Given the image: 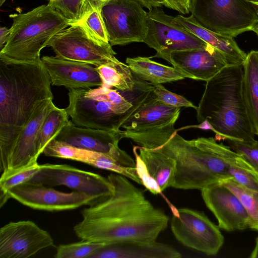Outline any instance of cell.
I'll list each match as a JSON object with an SVG mask.
<instances>
[{"mask_svg": "<svg viewBox=\"0 0 258 258\" xmlns=\"http://www.w3.org/2000/svg\"><path fill=\"white\" fill-rule=\"evenodd\" d=\"M107 178L113 187L112 194L81 211L82 220L74 227L76 235L105 243L156 240L167 227L168 217L126 177L111 173Z\"/></svg>", "mask_w": 258, "mask_h": 258, "instance_id": "6da1fadb", "label": "cell"}, {"mask_svg": "<svg viewBox=\"0 0 258 258\" xmlns=\"http://www.w3.org/2000/svg\"><path fill=\"white\" fill-rule=\"evenodd\" d=\"M50 80L41 59L17 62L0 58L1 171L8 169L16 141L37 108L52 99Z\"/></svg>", "mask_w": 258, "mask_h": 258, "instance_id": "7a4b0ae2", "label": "cell"}, {"mask_svg": "<svg viewBox=\"0 0 258 258\" xmlns=\"http://www.w3.org/2000/svg\"><path fill=\"white\" fill-rule=\"evenodd\" d=\"M243 66H227L206 82L197 111L199 125L182 127L211 130L226 140H254L244 104Z\"/></svg>", "mask_w": 258, "mask_h": 258, "instance_id": "3957f363", "label": "cell"}, {"mask_svg": "<svg viewBox=\"0 0 258 258\" xmlns=\"http://www.w3.org/2000/svg\"><path fill=\"white\" fill-rule=\"evenodd\" d=\"M133 90L122 91L101 86L69 90L65 108L76 125L119 132L122 124L144 103L155 85L136 77Z\"/></svg>", "mask_w": 258, "mask_h": 258, "instance_id": "277c9868", "label": "cell"}, {"mask_svg": "<svg viewBox=\"0 0 258 258\" xmlns=\"http://www.w3.org/2000/svg\"><path fill=\"white\" fill-rule=\"evenodd\" d=\"M226 146L212 137L187 140L177 132L159 149L174 159L173 187L200 189L229 178Z\"/></svg>", "mask_w": 258, "mask_h": 258, "instance_id": "5b68a950", "label": "cell"}, {"mask_svg": "<svg viewBox=\"0 0 258 258\" xmlns=\"http://www.w3.org/2000/svg\"><path fill=\"white\" fill-rule=\"evenodd\" d=\"M13 20L8 39L0 50V58L17 62L41 59V50L70 26L67 20L47 4L26 13L10 15Z\"/></svg>", "mask_w": 258, "mask_h": 258, "instance_id": "8992f818", "label": "cell"}, {"mask_svg": "<svg viewBox=\"0 0 258 258\" xmlns=\"http://www.w3.org/2000/svg\"><path fill=\"white\" fill-rule=\"evenodd\" d=\"M180 108L156 100L153 92L144 103L121 126V139L133 140L139 146L155 149L167 142L177 132L174 125Z\"/></svg>", "mask_w": 258, "mask_h": 258, "instance_id": "52a82bcc", "label": "cell"}, {"mask_svg": "<svg viewBox=\"0 0 258 258\" xmlns=\"http://www.w3.org/2000/svg\"><path fill=\"white\" fill-rule=\"evenodd\" d=\"M251 0H190L189 12L202 26L235 37L250 31L258 20Z\"/></svg>", "mask_w": 258, "mask_h": 258, "instance_id": "ba28073f", "label": "cell"}, {"mask_svg": "<svg viewBox=\"0 0 258 258\" xmlns=\"http://www.w3.org/2000/svg\"><path fill=\"white\" fill-rule=\"evenodd\" d=\"M101 13L111 46L143 42L148 31L147 12L137 0H110Z\"/></svg>", "mask_w": 258, "mask_h": 258, "instance_id": "9c48e42d", "label": "cell"}, {"mask_svg": "<svg viewBox=\"0 0 258 258\" xmlns=\"http://www.w3.org/2000/svg\"><path fill=\"white\" fill-rule=\"evenodd\" d=\"M171 229L176 239L184 246L208 255H216L224 238L218 226L201 212L171 206Z\"/></svg>", "mask_w": 258, "mask_h": 258, "instance_id": "30bf717a", "label": "cell"}, {"mask_svg": "<svg viewBox=\"0 0 258 258\" xmlns=\"http://www.w3.org/2000/svg\"><path fill=\"white\" fill-rule=\"evenodd\" d=\"M55 56L98 67L116 57L109 42L93 36L81 24L69 26L57 33L49 44Z\"/></svg>", "mask_w": 258, "mask_h": 258, "instance_id": "8fae6325", "label": "cell"}, {"mask_svg": "<svg viewBox=\"0 0 258 258\" xmlns=\"http://www.w3.org/2000/svg\"><path fill=\"white\" fill-rule=\"evenodd\" d=\"M160 7L147 12L148 31L143 42L156 51L150 57L168 61L173 52L203 49L209 44L173 22L174 17L166 14Z\"/></svg>", "mask_w": 258, "mask_h": 258, "instance_id": "7c38bea8", "label": "cell"}, {"mask_svg": "<svg viewBox=\"0 0 258 258\" xmlns=\"http://www.w3.org/2000/svg\"><path fill=\"white\" fill-rule=\"evenodd\" d=\"M28 182L49 186L63 185L100 202L111 195L113 186L107 178L67 164L47 163Z\"/></svg>", "mask_w": 258, "mask_h": 258, "instance_id": "4fadbf2b", "label": "cell"}, {"mask_svg": "<svg viewBox=\"0 0 258 258\" xmlns=\"http://www.w3.org/2000/svg\"><path fill=\"white\" fill-rule=\"evenodd\" d=\"M7 195L31 208L51 212L73 210L97 203L91 196L78 191L64 192L28 181L12 188Z\"/></svg>", "mask_w": 258, "mask_h": 258, "instance_id": "5bb4252c", "label": "cell"}, {"mask_svg": "<svg viewBox=\"0 0 258 258\" xmlns=\"http://www.w3.org/2000/svg\"><path fill=\"white\" fill-rule=\"evenodd\" d=\"M52 246L49 233L32 221L10 222L0 229V258H28Z\"/></svg>", "mask_w": 258, "mask_h": 258, "instance_id": "9a60e30c", "label": "cell"}, {"mask_svg": "<svg viewBox=\"0 0 258 258\" xmlns=\"http://www.w3.org/2000/svg\"><path fill=\"white\" fill-rule=\"evenodd\" d=\"M201 190L202 198L217 219L219 228L227 231L248 228L247 213L231 191L219 182Z\"/></svg>", "mask_w": 258, "mask_h": 258, "instance_id": "2e32d148", "label": "cell"}, {"mask_svg": "<svg viewBox=\"0 0 258 258\" xmlns=\"http://www.w3.org/2000/svg\"><path fill=\"white\" fill-rule=\"evenodd\" d=\"M41 59L53 86L72 90L102 85L100 76L92 64L56 56H43Z\"/></svg>", "mask_w": 258, "mask_h": 258, "instance_id": "e0dca14e", "label": "cell"}, {"mask_svg": "<svg viewBox=\"0 0 258 258\" xmlns=\"http://www.w3.org/2000/svg\"><path fill=\"white\" fill-rule=\"evenodd\" d=\"M168 62L194 77L207 82L228 66L222 54L209 45L203 49L172 52Z\"/></svg>", "mask_w": 258, "mask_h": 258, "instance_id": "ac0fdd59", "label": "cell"}, {"mask_svg": "<svg viewBox=\"0 0 258 258\" xmlns=\"http://www.w3.org/2000/svg\"><path fill=\"white\" fill-rule=\"evenodd\" d=\"M55 106L52 99H49L37 108L16 141L7 171L20 169L37 162L39 155L36 144L38 132L44 118Z\"/></svg>", "mask_w": 258, "mask_h": 258, "instance_id": "d6986e66", "label": "cell"}, {"mask_svg": "<svg viewBox=\"0 0 258 258\" xmlns=\"http://www.w3.org/2000/svg\"><path fill=\"white\" fill-rule=\"evenodd\" d=\"M173 247L155 241L123 240L105 243L89 258H179Z\"/></svg>", "mask_w": 258, "mask_h": 258, "instance_id": "ffe728a7", "label": "cell"}, {"mask_svg": "<svg viewBox=\"0 0 258 258\" xmlns=\"http://www.w3.org/2000/svg\"><path fill=\"white\" fill-rule=\"evenodd\" d=\"M54 139L78 148L107 154L118 147L121 138L119 131L79 126L70 120Z\"/></svg>", "mask_w": 258, "mask_h": 258, "instance_id": "44dd1931", "label": "cell"}, {"mask_svg": "<svg viewBox=\"0 0 258 258\" xmlns=\"http://www.w3.org/2000/svg\"><path fill=\"white\" fill-rule=\"evenodd\" d=\"M173 22L219 50L224 56L228 66L243 65L247 54L239 47L234 38L206 29L191 15L185 17L179 14L173 18Z\"/></svg>", "mask_w": 258, "mask_h": 258, "instance_id": "7402d4cb", "label": "cell"}, {"mask_svg": "<svg viewBox=\"0 0 258 258\" xmlns=\"http://www.w3.org/2000/svg\"><path fill=\"white\" fill-rule=\"evenodd\" d=\"M125 61L135 76L154 85L182 80L185 78L195 80L189 74L177 68L154 61L150 57H127Z\"/></svg>", "mask_w": 258, "mask_h": 258, "instance_id": "603a6c76", "label": "cell"}, {"mask_svg": "<svg viewBox=\"0 0 258 258\" xmlns=\"http://www.w3.org/2000/svg\"><path fill=\"white\" fill-rule=\"evenodd\" d=\"M243 70V98L253 133L258 136V51L247 54Z\"/></svg>", "mask_w": 258, "mask_h": 258, "instance_id": "cb8c5ba5", "label": "cell"}, {"mask_svg": "<svg viewBox=\"0 0 258 258\" xmlns=\"http://www.w3.org/2000/svg\"><path fill=\"white\" fill-rule=\"evenodd\" d=\"M151 176L161 191L172 187L174 178L175 161L159 149H150L136 146Z\"/></svg>", "mask_w": 258, "mask_h": 258, "instance_id": "d4e9b609", "label": "cell"}, {"mask_svg": "<svg viewBox=\"0 0 258 258\" xmlns=\"http://www.w3.org/2000/svg\"><path fill=\"white\" fill-rule=\"evenodd\" d=\"M90 165L111 171L142 184L137 171L136 161L119 147L109 153L97 152Z\"/></svg>", "mask_w": 258, "mask_h": 258, "instance_id": "484cf974", "label": "cell"}, {"mask_svg": "<svg viewBox=\"0 0 258 258\" xmlns=\"http://www.w3.org/2000/svg\"><path fill=\"white\" fill-rule=\"evenodd\" d=\"M95 68L102 80V86L122 91L134 90L137 78L127 64L115 58Z\"/></svg>", "mask_w": 258, "mask_h": 258, "instance_id": "4316f807", "label": "cell"}, {"mask_svg": "<svg viewBox=\"0 0 258 258\" xmlns=\"http://www.w3.org/2000/svg\"><path fill=\"white\" fill-rule=\"evenodd\" d=\"M224 157L229 177L245 187L258 191V173L245 159L227 146Z\"/></svg>", "mask_w": 258, "mask_h": 258, "instance_id": "83f0119b", "label": "cell"}, {"mask_svg": "<svg viewBox=\"0 0 258 258\" xmlns=\"http://www.w3.org/2000/svg\"><path fill=\"white\" fill-rule=\"evenodd\" d=\"M65 109L55 106L46 115L40 127L37 138V150L39 156L45 146L57 136L70 121Z\"/></svg>", "mask_w": 258, "mask_h": 258, "instance_id": "f1b7e54d", "label": "cell"}, {"mask_svg": "<svg viewBox=\"0 0 258 258\" xmlns=\"http://www.w3.org/2000/svg\"><path fill=\"white\" fill-rule=\"evenodd\" d=\"M238 198L248 216V228L258 231V191L239 184L231 178L219 182Z\"/></svg>", "mask_w": 258, "mask_h": 258, "instance_id": "f546056e", "label": "cell"}, {"mask_svg": "<svg viewBox=\"0 0 258 258\" xmlns=\"http://www.w3.org/2000/svg\"><path fill=\"white\" fill-rule=\"evenodd\" d=\"M42 153L47 156L71 159L90 165L97 152L53 139L45 146Z\"/></svg>", "mask_w": 258, "mask_h": 258, "instance_id": "4dcf8cb0", "label": "cell"}, {"mask_svg": "<svg viewBox=\"0 0 258 258\" xmlns=\"http://www.w3.org/2000/svg\"><path fill=\"white\" fill-rule=\"evenodd\" d=\"M38 162L16 170L2 172L0 178L1 206L9 199L7 193L9 190L30 180L40 169Z\"/></svg>", "mask_w": 258, "mask_h": 258, "instance_id": "1f68e13d", "label": "cell"}, {"mask_svg": "<svg viewBox=\"0 0 258 258\" xmlns=\"http://www.w3.org/2000/svg\"><path fill=\"white\" fill-rule=\"evenodd\" d=\"M105 243L82 240L81 241L60 244L56 247L55 258H89L96 250Z\"/></svg>", "mask_w": 258, "mask_h": 258, "instance_id": "d6a6232c", "label": "cell"}, {"mask_svg": "<svg viewBox=\"0 0 258 258\" xmlns=\"http://www.w3.org/2000/svg\"><path fill=\"white\" fill-rule=\"evenodd\" d=\"M48 4L62 15L70 26L79 24L83 19L82 0H56Z\"/></svg>", "mask_w": 258, "mask_h": 258, "instance_id": "836d02e7", "label": "cell"}, {"mask_svg": "<svg viewBox=\"0 0 258 258\" xmlns=\"http://www.w3.org/2000/svg\"><path fill=\"white\" fill-rule=\"evenodd\" d=\"M228 146L241 155L258 173V141H240L227 140Z\"/></svg>", "mask_w": 258, "mask_h": 258, "instance_id": "e575fe53", "label": "cell"}, {"mask_svg": "<svg viewBox=\"0 0 258 258\" xmlns=\"http://www.w3.org/2000/svg\"><path fill=\"white\" fill-rule=\"evenodd\" d=\"M101 10L100 8L93 9L79 24H81L93 36L103 41L109 42Z\"/></svg>", "mask_w": 258, "mask_h": 258, "instance_id": "d590c367", "label": "cell"}, {"mask_svg": "<svg viewBox=\"0 0 258 258\" xmlns=\"http://www.w3.org/2000/svg\"><path fill=\"white\" fill-rule=\"evenodd\" d=\"M153 94L155 99L174 107H190L196 110L198 106L182 96L166 89L161 84L155 85Z\"/></svg>", "mask_w": 258, "mask_h": 258, "instance_id": "8d00e7d4", "label": "cell"}, {"mask_svg": "<svg viewBox=\"0 0 258 258\" xmlns=\"http://www.w3.org/2000/svg\"><path fill=\"white\" fill-rule=\"evenodd\" d=\"M133 152L136 158L137 171L142 184L153 195L162 194L157 183L149 174L144 162L139 156L136 146L133 148Z\"/></svg>", "mask_w": 258, "mask_h": 258, "instance_id": "74e56055", "label": "cell"}, {"mask_svg": "<svg viewBox=\"0 0 258 258\" xmlns=\"http://www.w3.org/2000/svg\"><path fill=\"white\" fill-rule=\"evenodd\" d=\"M166 7L180 13L182 15L189 14L190 0H165Z\"/></svg>", "mask_w": 258, "mask_h": 258, "instance_id": "f35d334b", "label": "cell"}, {"mask_svg": "<svg viewBox=\"0 0 258 258\" xmlns=\"http://www.w3.org/2000/svg\"><path fill=\"white\" fill-rule=\"evenodd\" d=\"M141 5L148 10L153 8L166 7L165 0H137Z\"/></svg>", "mask_w": 258, "mask_h": 258, "instance_id": "ab89813d", "label": "cell"}, {"mask_svg": "<svg viewBox=\"0 0 258 258\" xmlns=\"http://www.w3.org/2000/svg\"><path fill=\"white\" fill-rule=\"evenodd\" d=\"M10 33V29L5 27L0 28V50H1L6 43Z\"/></svg>", "mask_w": 258, "mask_h": 258, "instance_id": "60d3db41", "label": "cell"}, {"mask_svg": "<svg viewBox=\"0 0 258 258\" xmlns=\"http://www.w3.org/2000/svg\"><path fill=\"white\" fill-rule=\"evenodd\" d=\"M251 3L252 4L257 13L258 14V3L251 1ZM250 31H253L258 36V20H257L251 27Z\"/></svg>", "mask_w": 258, "mask_h": 258, "instance_id": "b9f144b4", "label": "cell"}, {"mask_svg": "<svg viewBox=\"0 0 258 258\" xmlns=\"http://www.w3.org/2000/svg\"><path fill=\"white\" fill-rule=\"evenodd\" d=\"M249 257L250 258H258V236L256 238L255 246Z\"/></svg>", "mask_w": 258, "mask_h": 258, "instance_id": "7bdbcfd3", "label": "cell"}, {"mask_svg": "<svg viewBox=\"0 0 258 258\" xmlns=\"http://www.w3.org/2000/svg\"><path fill=\"white\" fill-rule=\"evenodd\" d=\"M6 0H0V6H2Z\"/></svg>", "mask_w": 258, "mask_h": 258, "instance_id": "ee69618b", "label": "cell"}, {"mask_svg": "<svg viewBox=\"0 0 258 258\" xmlns=\"http://www.w3.org/2000/svg\"><path fill=\"white\" fill-rule=\"evenodd\" d=\"M86 1V0H82L83 10H84V4H85ZM83 18H84V16H83Z\"/></svg>", "mask_w": 258, "mask_h": 258, "instance_id": "f6af8a7d", "label": "cell"}, {"mask_svg": "<svg viewBox=\"0 0 258 258\" xmlns=\"http://www.w3.org/2000/svg\"><path fill=\"white\" fill-rule=\"evenodd\" d=\"M251 1L255 2H257V3H258V0H251Z\"/></svg>", "mask_w": 258, "mask_h": 258, "instance_id": "bcb514c9", "label": "cell"}, {"mask_svg": "<svg viewBox=\"0 0 258 258\" xmlns=\"http://www.w3.org/2000/svg\"><path fill=\"white\" fill-rule=\"evenodd\" d=\"M56 0H49V2H54Z\"/></svg>", "mask_w": 258, "mask_h": 258, "instance_id": "7dc6e473", "label": "cell"}]
</instances>
